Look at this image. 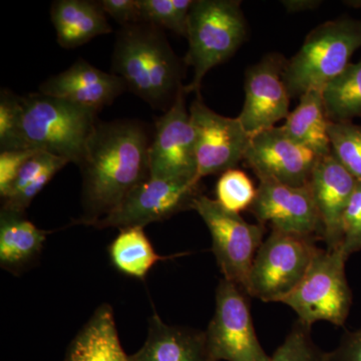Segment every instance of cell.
<instances>
[{
	"label": "cell",
	"instance_id": "obj_15",
	"mask_svg": "<svg viewBox=\"0 0 361 361\" xmlns=\"http://www.w3.org/2000/svg\"><path fill=\"white\" fill-rule=\"evenodd\" d=\"M249 211L258 224H270L272 230L313 237L322 227L310 187H293L271 180H260Z\"/></svg>",
	"mask_w": 361,
	"mask_h": 361
},
{
	"label": "cell",
	"instance_id": "obj_33",
	"mask_svg": "<svg viewBox=\"0 0 361 361\" xmlns=\"http://www.w3.org/2000/svg\"><path fill=\"white\" fill-rule=\"evenodd\" d=\"M104 13L122 26L141 23L137 0H102L99 1Z\"/></svg>",
	"mask_w": 361,
	"mask_h": 361
},
{
	"label": "cell",
	"instance_id": "obj_36",
	"mask_svg": "<svg viewBox=\"0 0 361 361\" xmlns=\"http://www.w3.org/2000/svg\"><path fill=\"white\" fill-rule=\"evenodd\" d=\"M348 4L351 6L361 7V1H349Z\"/></svg>",
	"mask_w": 361,
	"mask_h": 361
},
{
	"label": "cell",
	"instance_id": "obj_13",
	"mask_svg": "<svg viewBox=\"0 0 361 361\" xmlns=\"http://www.w3.org/2000/svg\"><path fill=\"white\" fill-rule=\"evenodd\" d=\"M318 157L294 141L282 127L261 130L251 137L244 157L259 180L293 187L307 186Z\"/></svg>",
	"mask_w": 361,
	"mask_h": 361
},
{
	"label": "cell",
	"instance_id": "obj_28",
	"mask_svg": "<svg viewBox=\"0 0 361 361\" xmlns=\"http://www.w3.org/2000/svg\"><path fill=\"white\" fill-rule=\"evenodd\" d=\"M257 194L249 176L239 169H231L221 174L216 184L215 200L233 213L250 208Z\"/></svg>",
	"mask_w": 361,
	"mask_h": 361
},
{
	"label": "cell",
	"instance_id": "obj_19",
	"mask_svg": "<svg viewBox=\"0 0 361 361\" xmlns=\"http://www.w3.org/2000/svg\"><path fill=\"white\" fill-rule=\"evenodd\" d=\"M49 231L39 229L25 212L1 207L0 211V265L20 275L35 264L44 250Z\"/></svg>",
	"mask_w": 361,
	"mask_h": 361
},
{
	"label": "cell",
	"instance_id": "obj_23",
	"mask_svg": "<svg viewBox=\"0 0 361 361\" xmlns=\"http://www.w3.org/2000/svg\"><path fill=\"white\" fill-rule=\"evenodd\" d=\"M108 252L111 264L118 272L139 280H144L160 261L180 256H161L142 227L121 229L109 246Z\"/></svg>",
	"mask_w": 361,
	"mask_h": 361
},
{
	"label": "cell",
	"instance_id": "obj_20",
	"mask_svg": "<svg viewBox=\"0 0 361 361\" xmlns=\"http://www.w3.org/2000/svg\"><path fill=\"white\" fill-rule=\"evenodd\" d=\"M106 16L99 1L58 0L51 4V23L63 49H75L111 33L113 30Z\"/></svg>",
	"mask_w": 361,
	"mask_h": 361
},
{
	"label": "cell",
	"instance_id": "obj_12",
	"mask_svg": "<svg viewBox=\"0 0 361 361\" xmlns=\"http://www.w3.org/2000/svg\"><path fill=\"white\" fill-rule=\"evenodd\" d=\"M196 139L199 180L223 174L244 160L251 135L238 118H228L211 110L201 96L189 109Z\"/></svg>",
	"mask_w": 361,
	"mask_h": 361
},
{
	"label": "cell",
	"instance_id": "obj_8",
	"mask_svg": "<svg viewBox=\"0 0 361 361\" xmlns=\"http://www.w3.org/2000/svg\"><path fill=\"white\" fill-rule=\"evenodd\" d=\"M193 210L210 232L213 253L223 278L247 293L254 258L264 241V226L247 222L240 214L226 210L205 195L195 199Z\"/></svg>",
	"mask_w": 361,
	"mask_h": 361
},
{
	"label": "cell",
	"instance_id": "obj_30",
	"mask_svg": "<svg viewBox=\"0 0 361 361\" xmlns=\"http://www.w3.org/2000/svg\"><path fill=\"white\" fill-rule=\"evenodd\" d=\"M21 115L20 97L2 90L0 94V149H25L21 148L20 126Z\"/></svg>",
	"mask_w": 361,
	"mask_h": 361
},
{
	"label": "cell",
	"instance_id": "obj_18",
	"mask_svg": "<svg viewBox=\"0 0 361 361\" xmlns=\"http://www.w3.org/2000/svg\"><path fill=\"white\" fill-rule=\"evenodd\" d=\"M130 361H213L207 348L205 332L170 325L158 313L149 317L148 336Z\"/></svg>",
	"mask_w": 361,
	"mask_h": 361
},
{
	"label": "cell",
	"instance_id": "obj_3",
	"mask_svg": "<svg viewBox=\"0 0 361 361\" xmlns=\"http://www.w3.org/2000/svg\"><path fill=\"white\" fill-rule=\"evenodd\" d=\"M21 148L80 165L99 111L49 94L20 97Z\"/></svg>",
	"mask_w": 361,
	"mask_h": 361
},
{
	"label": "cell",
	"instance_id": "obj_35",
	"mask_svg": "<svg viewBox=\"0 0 361 361\" xmlns=\"http://www.w3.org/2000/svg\"><path fill=\"white\" fill-rule=\"evenodd\" d=\"M288 13H303L317 8L322 1L319 0H284L282 1Z\"/></svg>",
	"mask_w": 361,
	"mask_h": 361
},
{
	"label": "cell",
	"instance_id": "obj_34",
	"mask_svg": "<svg viewBox=\"0 0 361 361\" xmlns=\"http://www.w3.org/2000/svg\"><path fill=\"white\" fill-rule=\"evenodd\" d=\"M329 361H361V329L346 332L338 346L329 353Z\"/></svg>",
	"mask_w": 361,
	"mask_h": 361
},
{
	"label": "cell",
	"instance_id": "obj_11",
	"mask_svg": "<svg viewBox=\"0 0 361 361\" xmlns=\"http://www.w3.org/2000/svg\"><path fill=\"white\" fill-rule=\"evenodd\" d=\"M184 87L174 103L156 121L154 139L149 148V178L172 180H197L196 139L186 106Z\"/></svg>",
	"mask_w": 361,
	"mask_h": 361
},
{
	"label": "cell",
	"instance_id": "obj_25",
	"mask_svg": "<svg viewBox=\"0 0 361 361\" xmlns=\"http://www.w3.org/2000/svg\"><path fill=\"white\" fill-rule=\"evenodd\" d=\"M330 122H353L361 118V61L350 63L322 89Z\"/></svg>",
	"mask_w": 361,
	"mask_h": 361
},
{
	"label": "cell",
	"instance_id": "obj_10",
	"mask_svg": "<svg viewBox=\"0 0 361 361\" xmlns=\"http://www.w3.org/2000/svg\"><path fill=\"white\" fill-rule=\"evenodd\" d=\"M201 195L200 182L152 179L130 191L113 212L97 221V229L130 227L145 228L161 222L176 214L193 210L195 199Z\"/></svg>",
	"mask_w": 361,
	"mask_h": 361
},
{
	"label": "cell",
	"instance_id": "obj_31",
	"mask_svg": "<svg viewBox=\"0 0 361 361\" xmlns=\"http://www.w3.org/2000/svg\"><path fill=\"white\" fill-rule=\"evenodd\" d=\"M339 250L349 256L361 250V182L357 180L351 196L343 220H342V240Z\"/></svg>",
	"mask_w": 361,
	"mask_h": 361
},
{
	"label": "cell",
	"instance_id": "obj_7",
	"mask_svg": "<svg viewBox=\"0 0 361 361\" xmlns=\"http://www.w3.org/2000/svg\"><path fill=\"white\" fill-rule=\"evenodd\" d=\"M318 250L313 237L272 230L254 258L247 294L282 303L305 276Z\"/></svg>",
	"mask_w": 361,
	"mask_h": 361
},
{
	"label": "cell",
	"instance_id": "obj_5",
	"mask_svg": "<svg viewBox=\"0 0 361 361\" xmlns=\"http://www.w3.org/2000/svg\"><path fill=\"white\" fill-rule=\"evenodd\" d=\"M360 49V20L341 18L314 28L285 63L283 78L291 99L310 90H322L348 68Z\"/></svg>",
	"mask_w": 361,
	"mask_h": 361
},
{
	"label": "cell",
	"instance_id": "obj_6",
	"mask_svg": "<svg viewBox=\"0 0 361 361\" xmlns=\"http://www.w3.org/2000/svg\"><path fill=\"white\" fill-rule=\"evenodd\" d=\"M346 261L339 249L317 251L300 283L282 301L296 313L299 322L310 329L318 322L338 327L345 324L353 305Z\"/></svg>",
	"mask_w": 361,
	"mask_h": 361
},
{
	"label": "cell",
	"instance_id": "obj_21",
	"mask_svg": "<svg viewBox=\"0 0 361 361\" xmlns=\"http://www.w3.org/2000/svg\"><path fill=\"white\" fill-rule=\"evenodd\" d=\"M63 361H130L121 344L110 304L94 310L71 341Z\"/></svg>",
	"mask_w": 361,
	"mask_h": 361
},
{
	"label": "cell",
	"instance_id": "obj_2",
	"mask_svg": "<svg viewBox=\"0 0 361 361\" xmlns=\"http://www.w3.org/2000/svg\"><path fill=\"white\" fill-rule=\"evenodd\" d=\"M113 73L152 108L167 111L182 85V65L161 28L122 26L113 54Z\"/></svg>",
	"mask_w": 361,
	"mask_h": 361
},
{
	"label": "cell",
	"instance_id": "obj_27",
	"mask_svg": "<svg viewBox=\"0 0 361 361\" xmlns=\"http://www.w3.org/2000/svg\"><path fill=\"white\" fill-rule=\"evenodd\" d=\"M331 154L356 180L361 182V126L330 122Z\"/></svg>",
	"mask_w": 361,
	"mask_h": 361
},
{
	"label": "cell",
	"instance_id": "obj_1",
	"mask_svg": "<svg viewBox=\"0 0 361 361\" xmlns=\"http://www.w3.org/2000/svg\"><path fill=\"white\" fill-rule=\"evenodd\" d=\"M146 128L139 121L97 122L78 167L82 176V214L73 224L92 226L149 178Z\"/></svg>",
	"mask_w": 361,
	"mask_h": 361
},
{
	"label": "cell",
	"instance_id": "obj_4",
	"mask_svg": "<svg viewBox=\"0 0 361 361\" xmlns=\"http://www.w3.org/2000/svg\"><path fill=\"white\" fill-rule=\"evenodd\" d=\"M235 0H194L188 20V49L185 63L193 66L191 84L184 87L186 94L200 96L203 78L215 66L234 56L245 42L248 26Z\"/></svg>",
	"mask_w": 361,
	"mask_h": 361
},
{
	"label": "cell",
	"instance_id": "obj_22",
	"mask_svg": "<svg viewBox=\"0 0 361 361\" xmlns=\"http://www.w3.org/2000/svg\"><path fill=\"white\" fill-rule=\"evenodd\" d=\"M329 125L322 90L313 89L300 97L298 106L289 113L281 127L294 141L320 158L331 154Z\"/></svg>",
	"mask_w": 361,
	"mask_h": 361
},
{
	"label": "cell",
	"instance_id": "obj_16",
	"mask_svg": "<svg viewBox=\"0 0 361 361\" xmlns=\"http://www.w3.org/2000/svg\"><path fill=\"white\" fill-rule=\"evenodd\" d=\"M357 180L332 154L316 161L308 187L322 227L327 250L341 248L342 220Z\"/></svg>",
	"mask_w": 361,
	"mask_h": 361
},
{
	"label": "cell",
	"instance_id": "obj_24",
	"mask_svg": "<svg viewBox=\"0 0 361 361\" xmlns=\"http://www.w3.org/2000/svg\"><path fill=\"white\" fill-rule=\"evenodd\" d=\"M68 164L70 163L65 159L37 152L21 168L11 191L4 199L2 207L25 212L35 197Z\"/></svg>",
	"mask_w": 361,
	"mask_h": 361
},
{
	"label": "cell",
	"instance_id": "obj_29",
	"mask_svg": "<svg viewBox=\"0 0 361 361\" xmlns=\"http://www.w3.org/2000/svg\"><path fill=\"white\" fill-rule=\"evenodd\" d=\"M270 361H329V353L316 345L310 327L297 320Z\"/></svg>",
	"mask_w": 361,
	"mask_h": 361
},
{
	"label": "cell",
	"instance_id": "obj_26",
	"mask_svg": "<svg viewBox=\"0 0 361 361\" xmlns=\"http://www.w3.org/2000/svg\"><path fill=\"white\" fill-rule=\"evenodd\" d=\"M141 23L186 37L193 0H137Z\"/></svg>",
	"mask_w": 361,
	"mask_h": 361
},
{
	"label": "cell",
	"instance_id": "obj_32",
	"mask_svg": "<svg viewBox=\"0 0 361 361\" xmlns=\"http://www.w3.org/2000/svg\"><path fill=\"white\" fill-rule=\"evenodd\" d=\"M37 151L32 149H8L0 154V196L6 198L20 174L21 168Z\"/></svg>",
	"mask_w": 361,
	"mask_h": 361
},
{
	"label": "cell",
	"instance_id": "obj_9",
	"mask_svg": "<svg viewBox=\"0 0 361 361\" xmlns=\"http://www.w3.org/2000/svg\"><path fill=\"white\" fill-rule=\"evenodd\" d=\"M248 296L238 285L220 280L215 312L204 331L213 361H270L256 334Z\"/></svg>",
	"mask_w": 361,
	"mask_h": 361
},
{
	"label": "cell",
	"instance_id": "obj_17",
	"mask_svg": "<svg viewBox=\"0 0 361 361\" xmlns=\"http://www.w3.org/2000/svg\"><path fill=\"white\" fill-rule=\"evenodd\" d=\"M127 85L115 75L78 59L63 73L51 77L39 87V92L61 97L99 111L113 104Z\"/></svg>",
	"mask_w": 361,
	"mask_h": 361
},
{
	"label": "cell",
	"instance_id": "obj_14",
	"mask_svg": "<svg viewBox=\"0 0 361 361\" xmlns=\"http://www.w3.org/2000/svg\"><path fill=\"white\" fill-rule=\"evenodd\" d=\"M285 63L283 56L271 54L246 71L245 99L237 118L251 137L276 127L290 113L291 97L283 78Z\"/></svg>",
	"mask_w": 361,
	"mask_h": 361
}]
</instances>
